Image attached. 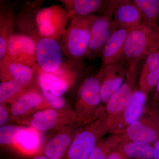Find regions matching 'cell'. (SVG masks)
<instances>
[{"label":"cell","mask_w":159,"mask_h":159,"mask_svg":"<svg viewBox=\"0 0 159 159\" xmlns=\"http://www.w3.org/2000/svg\"><path fill=\"white\" fill-rule=\"evenodd\" d=\"M16 123L41 133L54 132L65 126L77 123V118L75 111L72 108H48L36 112Z\"/></svg>","instance_id":"cell-6"},{"label":"cell","mask_w":159,"mask_h":159,"mask_svg":"<svg viewBox=\"0 0 159 159\" xmlns=\"http://www.w3.org/2000/svg\"><path fill=\"white\" fill-rule=\"evenodd\" d=\"M159 48V25L142 22L126 38L122 59L128 66L138 63Z\"/></svg>","instance_id":"cell-2"},{"label":"cell","mask_w":159,"mask_h":159,"mask_svg":"<svg viewBox=\"0 0 159 159\" xmlns=\"http://www.w3.org/2000/svg\"><path fill=\"white\" fill-rule=\"evenodd\" d=\"M147 95L136 89L129 103L120 115L108 124L109 132L120 134L145 114Z\"/></svg>","instance_id":"cell-10"},{"label":"cell","mask_w":159,"mask_h":159,"mask_svg":"<svg viewBox=\"0 0 159 159\" xmlns=\"http://www.w3.org/2000/svg\"><path fill=\"white\" fill-rule=\"evenodd\" d=\"M109 132L104 112L88 124L80 126L63 159H88L98 142Z\"/></svg>","instance_id":"cell-5"},{"label":"cell","mask_w":159,"mask_h":159,"mask_svg":"<svg viewBox=\"0 0 159 159\" xmlns=\"http://www.w3.org/2000/svg\"><path fill=\"white\" fill-rule=\"evenodd\" d=\"M94 15L71 20L60 44L63 54L69 60L83 62L90 41L91 24Z\"/></svg>","instance_id":"cell-4"},{"label":"cell","mask_w":159,"mask_h":159,"mask_svg":"<svg viewBox=\"0 0 159 159\" xmlns=\"http://www.w3.org/2000/svg\"><path fill=\"white\" fill-rule=\"evenodd\" d=\"M118 28L113 24L109 29L97 36L91 38L90 41L86 54L85 59H93L101 53L102 48L112 34Z\"/></svg>","instance_id":"cell-27"},{"label":"cell","mask_w":159,"mask_h":159,"mask_svg":"<svg viewBox=\"0 0 159 159\" xmlns=\"http://www.w3.org/2000/svg\"><path fill=\"white\" fill-rule=\"evenodd\" d=\"M120 134L123 139L138 144L151 145L159 138L158 130L156 125L143 116Z\"/></svg>","instance_id":"cell-15"},{"label":"cell","mask_w":159,"mask_h":159,"mask_svg":"<svg viewBox=\"0 0 159 159\" xmlns=\"http://www.w3.org/2000/svg\"><path fill=\"white\" fill-rule=\"evenodd\" d=\"M100 69L102 71L100 82V96L101 102L105 105L125 81L128 74V66L125 67L119 61Z\"/></svg>","instance_id":"cell-14"},{"label":"cell","mask_w":159,"mask_h":159,"mask_svg":"<svg viewBox=\"0 0 159 159\" xmlns=\"http://www.w3.org/2000/svg\"><path fill=\"white\" fill-rule=\"evenodd\" d=\"M109 1L102 0H61L68 12L70 19L80 16L96 15L95 13L105 12L108 8Z\"/></svg>","instance_id":"cell-19"},{"label":"cell","mask_w":159,"mask_h":159,"mask_svg":"<svg viewBox=\"0 0 159 159\" xmlns=\"http://www.w3.org/2000/svg\"><path fill=\"white\" fill-rule=\"evenodd\" d=\"M11 122L10 109L5 104H0V125H7Z\"/></svg>","instance_id":"cell-30"},{"label":"cell","mask_w":159,"mask_h":159,"mask_svg":"<svg viewBox=\"0 0 159 159\" xmlns=\"http://www.w3.org/2000/svg\"><path fill=\"white\" fill-rule=\"evenodd\" d=\"M107 159H129L124 153L120 146L111 152Z\"/></svg>","instance_id":"cell-31"},{"label":"cell","mask_w":159,"mask_h":159,"mask_svg":"<svg viewBox=\"0 0 159 159\" xmlns=\"http://www.w3.org/2000/svg\"><path fill=\"white\" fill-rule=\"evenodd\" d=\"M31 159H50L43 155H38L33 157Z\"/></svg>","instance_id":"cell-34"},{"label":"cell","mask_w":159,"mask_h":159,"mask_svg":"<svg viewBox=\"0 0 159 159\" xmlns=\"http://www.w3.org/2000/svg\"><path fill=\"white\" fill-rule=\"evenodd\" d=\"M113 21L118 29L130 31L143 22L138 8L132 1H119L113 14Z\"/></svg>","instance_id":"cell-18"},{"label":"cell","mask_w":159,"mask_h":159,"mask_svg":"<svg viewBox=\"0 0 159 159\" xmlns=\"http://www.w3.org/2000/svg\"><path fill=\"white\" fill-rule=\"evenodd\" d=\"M37 67L34 68L19 63L2 61H0L1 82L14 80L27 90L39 89L36 80Z\"/></svg>","instance_id":"cell-12"},{"label":"cell","mask_w":159,"mask_h":159,"mask_svg":"<svg viewBox=\"0 0 159 159\" xmlns=\"http://www.w3.org/2000/svg\"><path fill=\"white\" fill-rule=\"evenodd\" d=\"M39 2L29 3L19 12L15 28L36 42L43 38L58 40L64 35L69 20L65 8L54 5L43 7Z\"/></svg>","instance_id":"cell-1"},{"label":"cell","mask_w":159,"mask_h":159,"mask_svg":"<svg viewBox=\"0 0 159 159\" xmlns=\"http://www.w3.org/2000/svg\"><path fill=\"white\" fill-rule=\"evenodd\" d=\"M129 32L126 29H118L112 34L100 53L101 69L119 62L122 59L125 40Z\"/></svg>","instance_id":"cell-16"},{"label":"cell","mask_w":159,"mask_h":159,"mask_svg":"<svg viewBox=\"0 0 159 159\" xmlns=\"http://www.w3.org/2000/svg\"><path fill=\"white\" fill-rule=\"evenodd\" d=\"M42 133L34 128L24 126L12 149L25 156L33 157L39 155L43 145Z\"/></svg>","instance_id":"cell-17"},{"label":"cell","mask_w":159,"mask_h":159,"mask_svg":"<svg viewBox=\"0 0 159 159\" xmlns=\"http://www.w3.org/2000/svg\"><path fill=\"white\" fill-rule=\"evenodd\" d=\"M79 127L75 123L54 132L44 143L39 155L50 159H63Z\"/></svg>","instance_id":"cell-11"},{"label":"cell","mask_w":159,"mask_h":159,"mask_svg":"<svg viewBox=\"0 0 159 159\" xmlns=\"http://www.w3.org/2000/svg\"><path fill=\"white\" fill-rule=\"evenodd\" d=\"M28 90L14 80L0 83V104H11Z\"/></svg>","instance_id":"cell-26"},{"label":"cell","mask_w":159,"mask_h":159,"mask_svg":"<svg viewBox=\"0 0 159 159\" xmlns=\"http://www.w3.org/2000/svg\"><path fill=\"white\" fill-rule=\"evenodd\" d=\"M139 9L142 22L157 24L159 20V0H133Z\"/></svg>","instance_id":"cell-25"},{"label":"cell","mask_w":159,"mask_h":159,"mask_svg":"<svg viewBox=\"0 0 159 159\" xmlns=\"http://www.w3.org/2000/svg\"><path fill=\"white\" fill-rule=\"evenodd\" d=\"M156 93L154 96V99L157 101H159V81L156 87Z\"/></svg>","instance_id":"cell-33"},{"label":"cell","mask_w":159,"mask_h":159,"mask_svg":"<svg viewBox=\"0 0 159 159\" xmlns=\"http://www.w3.org/2000/svg\"><path fill=\"white\" fill-rule=\"evenodd\" d=\"M43 97L50 103L54 108L58 109H72L69 102L62 96H57L48 92L40 90Z\"/></svg>","instance_id":"cell-29"},{"label":"cell","mask_w":159,"mask_h":159,"mask_svg":"<svg viewBox=\"0 0 159 159\" xmlns=\"http://www.w3.org/2000/svg\"><path fill=\"white\" fill-rule=\"evenodd\" d=\"M122 140L121 134H112L98 142L88 159H107L111 151L121 145Z\"/></svg>","instance_id":"cell-24"},{"label":"cell","mask_w":159,"mask_h":159,"mask_svg":"<svg viewBox=\"0 0 159 159\" xmlns=\"http://www.w3.org/2000/svg\"><path fill=\"white\" fill-rule=\"evenodd\" d=\"M37 42L21 33H14L8 42L6 55L0 61L19 63L31 67L38 66L36 57Z\"/></svg>","instance_id":"cell-7"},{"label":"cell","mask_w":159,"mask_h":159,"mask_svg":"<svg viewBox=\"0 0 159 159\" xmlns=\"http://www.w3.org/2000/svg\"><path fill=\"white\" fill-rule=\"evenodd\" d=\"M159 81V48L145 59L140 79L139 89L148 96Z\"/></svg>","instance_id":"cell-20"},{"label":"cell","mask_w":159,"mask_h":159,"mask_svg":"<svg viewBox=\"0 0 159 159\" xmlns=\"http://www.w3.org/2000/svg\"><path fill=\"white\" fill-rule=\"evenodd\" d=\"M54 108L41 93L40 89L25 92L10 104L11 122L17 123L39 111Z\"/></svg>","instance_id":"cell-9"},{"label":"cell","mask_w":159,"mask_h":159,"mask_svg":"<svg viewBox=\"0 0 159 159\" xmlns=\"http://www.w3.org/2000/svg\"><path fill=\"white\" fill-rule=\"evenodd\" d=\"M36 80L40 90L48 91L57 96H62L71 88L63 80L43 71L38 66L36 70Z\"/></svg>","instance_id":"cell-22"},{"label":"cell","mask_w":159,"mask_h":159,"mask_svg":"<svg viewBox=\"0 0 159 159\" xmlns=\"http://www.w3.org/2000/svg\"><path fill=\"white\" fill-rule=\"evenodd\" d=\"M154 159H159V138L154 143Z\"/></svg>","instance_id":"cell-32"},{"label":"cell","mask_w":159,"mask_h":159,"mask_svg":"<svg viewBox=\"0 0 159 159\" xmlns=\"http://www.w3.org/2000/svg\"><path fill=\"white\" fill-rule=\"evenodd\" d=\"M122 139L120 148L129 159H154L153 147L151 145L138 144Z\"/></svg>","instance_id":"cell-23"},{"label":"cell","mask_w":159,"mask_h":159,"mask_svg":"<svg viewBox=\"0 0 159 159\" xmlns=\"http://www.w3.org/2000/svg\"><path fill=\"white\" fill-rule=\"evenodd\" d=\"M24 128V125L12 124H7L1 126L0 144L1 146L12 149L17 137Z\"/></svg>","instance_id":"cell-28"},{"label":"cell","mask_w":159,"mask_h":159,"mask_svg":"<svg viewBox=\"0 0 159 159\" xmlns=\"http://www.w3.org/2000/svg\"><path fill=\"white\" fill-rule=\"evenodd\" d=\"M102 70L87 77L80 84L77 92L74 109L77 124L83 126L93 122L104 112V106L100 105V82Z\"/></svg>","instance_id":"cell-3"},{"label":"cell","mask_w":159,"mask_h":159,"mask_svg":"<svg viewBox=\"0 0 159 159\" xmlns=\"http://www.w3.org/2000/svg\"><path fill=\"white\" fill-rule=\"evenodd\" d=\"M62 50L56 40L43 38L37 42L36 57L38 66L47 73H53L63 62Z\"/></svg>","instance_id":"cell-13"},{"label":"cell","mask_w":159,"mask_h":159,"mask_svg":"<svg viewBox=\"0 0 159 159\" xmlns=\"http://www.w3.org/2000/svg\"><path fill=\"white\" fill-rule=\"evenodd\" d=\"M137 66H128V74L124 82L111 97L104 106V113L107 124L118 116L129 103L135 88Z\"/></svg>","instance_id":"cell-8"},{"label":"cell","mask_w":159,"mask_h":159,"mask_svg":"<svg viewBox=\"0 0 159 159\" xmlns=\"http://www.w3.org/2000/svg\"><path fill=\"white\" fill-rule=\"evenodd\" d=\"M16 16L12 9L6 5L0 7V61L6 55L8 42L14 34Z\"/></svg>","instance_id":"cell-21"}]
</instances>
